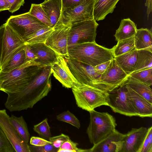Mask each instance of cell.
<instances>
[{
    "label": "cell",
    "instance_id": "47",
    "mask_svg": "<svg viewBox=\"0 0 152 152\" xmlns=\"http://www.w3.org/2000/svg\"><path fill=\"white\" fill-rule=\"evenodd\" d=\"M152 0H146V2L145 4V6L147 7V14L148 18L151 12H152Z\"/></svg>",
    "mask_w": 152,
    "mask_h": 152
},
{
    "label": "cell",
    "instance_id": "39",
    "mask_svg": "<svg viewBox=\"0 0 152 152\" xmlns=\"http://www.w3.org/2000/svg\"><path fill=\"white\" fill-rule=\"evenodd\" d=\"M69 139L68 136L61 134L59 135L51 137L49 140L55 147L59 149L63 143Z\"/></svg>",
    "mask_w": 152,
    "mask_h": 152
},
{
    "label": "cell",
    "instance_id": "48",
    "mask_svg": "<svg viewBox=\"0 0 152 152\" xmlns=\"http://www.w3.org/2000/svg\"><path fill=\"white\" fill-rule=\"evenodd\" d=\"M0 91H1L4 92L2 88L0 86Z\"/></svg>",
    "mask_w": 152,
    "mask_h": 152
},
{
    "label": "cell",
    "instance_id": "26",
    "mask_svg": "<svg viewBox=\"0 0 152 152\" xmlns=\"http://www.w3.org/2000/svg\"><path fill=\"white\" fill-rule=\"evenodd\" d=\"M10 122L22 140L28 143L30 134L27 125L23 116L17 117L13 115L10 117Z\"/></svg>",
    "mask_w": 152,
    "mask_h": 152
},
{
    "label": "cell",
    "instance_id": "21",
    "mask_svg": "<svg viewBox=\"0 0 152 152\" xmlns=\"http://www.w3.org/2000/svg\"><path fill=\"white\" fill-rule=\"evenodd\" d=\"M120 0H95L93 10L94 19L99 21L104 19L108 14L112 13Z\"/></svg>",
    "mask_w": 152,
    "mask_h": 152
},
{
    "label": "cell",
    "instance_id": "17",
    "mask_svg": "<svg viewBox=\"0 0 152 152\" xmlns=\"http://www.w3.org/2000/svg\"><path fill=\"white\" fill-rule=\"evenodd\" d=\"M148 131V129L143 127L132 128L126 134L121 152H140Z\"/></svg>",
    "mask_w": 152,
    "mask_h": 152
},
{
    "label": "cell",
    "instance_id": "43",
    "mask_svg": "<svg viewBox=\"0 0 152 152\" xmlns=\"http://www.w3.org/2000/svg\"><path fill=\"white\" fill-rule=\"evenodd\" d=\"M23 49L27 61L35 60L37 58V56L28 45H25Z\"/></svg>",
    "mask_w": 152,
    "mask_h": 152
},
{
    "label": "cell",
    "instance_id": "27",
    "mask_svg": "<svg viewBox=\"0 0 152 152\" xmlns=\"http://www.w3.org/2000/svg\"><path fill=\"white\" fill-rule=\"evenodd\" d=\"M151 67L152 51L148 49L137 50V61L134 72L142 70Z\"/></svg>",
    "mask_w": 152,
    "mask_h": 152
},
{
    "label": "cell",
    "instance_id": "8",
    "mask_svg": "<svg viewBox=\"0 0 152 152\" xmlns=\"http://www.w3.org/2000/svg\"><path fill=\"white\" fill-rule=\"evenodd\" d=\"M98 24L94 19L72 24L68 34V47L75 45L95 42Z\"/></svg>",
    "mask_w": 152,
    "mask_h": 152
},
{
    "label": "cell",
    "instance_id": "42",
    "mask_svg": "<svg viewBox=\"0 0 152 152\" xmlns=\"http://www.w3.org/2000/svg\"><path fill=\"white\" fill-rule=\"evenodd\" d=\"M30 145L40 146L46 145L51 144L49 141L43 138L36 137H32L30 139Z\"/></svg>",
    "mask_w": 152,
    "mask_h": 152
},
{
    "label": "cell",
    "instance_id": "10",
    "mask_svg": "<svg viewBox=\"0 0 152 152\" xmlns=\"http://www.w3.org/2000/svg\"><path fill=\"white\" fill-rule=\"evenodd\" d=\"M25 45L23 40L5 23L2 40L1 68L15 54L23 49Z\"/></svg>",
    "mask_w": 152,
    "mask_h": 152
},
{
    "label": "cell",
    "instance_id": "11",
    "mask_svg": "<svg viewBox=\"0 0 152 152\" xmlns=\"http://www.w3.org/2000/svg\"><path fill=\"white\" fill-rule=\"evenodd\" d=\"M71 25L62 23L55 27L45 44L58 55H68V34Z\"/></svg>",
    "mask_w": 152,
    "mask_h": 152
},
{
    "label": "cell",
    "instance_id": "44",
    "mask_svg": "<svg viewBox=\"0 0 152 152\" xmlns=\"http://www.w3.org/2000/svg\"><path fill=\"white\" fill-rule=\"evenodd\" d=\"M111 61V60L98 65L94 67L96 71L102 75L105 71Z\"/></svg>",
    "mask_w": 152,
    "mask_h": 152
},
{
    "label": "cell",
    "instance_id": "13",
    "mask_svg": "<svg viewBox=\"0 0 152 152\" xmlns=\"http://www.w3.org/2000/svg\"><path fill=\"white\" fill-rule=\"evenodd\" d=\"M0 128L16 152H31L28 143L22 140L11 124L5 109L0 110Z\"/></svg>",
    "mask_w": 152,
    "mask_h": 152
},
{
    "label": "cell",
    "instance_id": "2",
    "mask_svg": "<svg viewBox=\"0 0 152 152\" xmlns=\"http://www.w3.org/2000/svg\"><path fill=\"white\" fill-rule=\"evenodd\" d=\"M42 68L40 64L32 60L8 72L0 70V86L7 94L19 92Z\"/></svg>",
    "mask_w": 152,
    "mask_h": 152
},
{
    "label": "cell",
    "instance_id": "1",
    "mask_svg": "<svg viewBox=\"0 0 152 152\" xmlns=\"http://www.w3.org/2000/svg\"><path fill=\"white\" fill-rule=\"evenodd\" d=\"M51 67H42L21 91L8 94L5 107L11 112L26 110L47 96L52 88Z\"/></svg>",
    "mask_w": 152,
    "mask_h": 152
},
{
    "label": "cell",
    "instance_id": "9",
    "mask_svg": "<svg viewBox=\"0 0 152 152\" xmlns=\"http://www.w3.org/2000/svg\"><path fill=\"white\" fill-rule=\"evenodd\" d=\"M108 104L112 110L126 116H137L129 98L126 82L108 93Z\"/></svg>",
    "mask_w": 152,
    "mask_h": 152
},
{
    "label": "cell",
    "instance_id": "25",
    "mask_svg": "<svg viewBox=\"0 0 152 152\" xmlns=\"http://www.w3.org/2000/svg\"><path fill=\"white\" fill-rule=\"evenodd\" d=\"M126 83L129 88L152 104V91L150 86L129 76Z\"/></svg>",
    "mask_w": 152,
    "mask_h": 152
},
{
    "label": "cell",
    "instance_id": "33",
    "mask_svg": "<svg viewBox=\"0 0 152 152\" xmlns=\"http://www.w3.org/2000/svg\"><path fill=\"white\" fill-rule=\"evenodd\" d=\"M50 128L48 122V119L45 118L38 124L34 126L33 129L39 136L45 139L49 140L51 137Z\"/></svg>",
    "mask_w": 152,
    "mask_h": 152
},
{
    "label": "cell",
    "instance_id": "20",
    "mask_svg": "<svg viewBox=\"0 0 152 152\" xmlns=\"http://www.w3.org/2000/svg\"><path fill=\"white\" fill-rule=\"evenodd\" d=\"M41 5L50 19L51 28L62 23L61 21V0H45Z\"/></svg>",
    "mask_w": 152,
    "mask_h": 152
},
{
    "label": "cell",
    "instance_id": "7",
    "mask_svg": "<svg viewBox=\"0 0 152 152\" xmlns=\"http://www.w3.org/2000/svg\"><path fill=\"white\" fill-rule=\"evenodd\" d=\"M6 23L25 42L27 38L37 31L47 26L28 12L11 16Z\"/></svg>",
    "mask_w": 152,
    "mask_h": 152
},
{
    "label": "cell",
    "instance_id": "31",
    "mask_svg": "<svg viewBox=\"0 0 152 152\" xmlns=\"http://www.w3.org/2000/svg\"><path fill=\"white\" fill-rule=\"evenodd\" d=\"M29 13L47 26L51 28L49 18L42 8L41 4H32Z\"/></svg>",
    "mask_w": 152,
    "mask_h": 152
},
{
    "label": "cell",
    "instance_id": "24",
    "mask_svg": "<svg viewBox=\"0 0 152 152\" xmlns=\"http://www.w3.org/2000/svg\"><path fill=\"white\" fill-rule=\"evenodd\" d=\"M137 29L136 24L129 18L122 19L114 35L116 40L118 41L134 36Z\"/></svg>",
    "mask_w": 152,
    "mask_h": 152
},
{
    "label": "cell",
    "instance_id": "5",
    "mask_svg": "<svg viewBox=\"0 0 152 152\" xmlns=\"http://www.w3.org/2000/svg\"><path fill=\"white\" fill-rule=\"evenodd\" d=\"M90 122L86 132L91 143L97 144L112 132L117 125L115 118L107 112L89 111Z\"/></svg>",
    "mask_w": 152,
    "mask_h": 152
},
{
    "label": "cell",
    "instance_id": "37",
    "mask_svg": "<svg viewBox=\"0 0 152 152\" xmlns=\"http://www.w3.org/2000/svg\"><path fill=\"white\" fill-rule=\"evenodd\" d=\"M140 152H152V126L148 131Z\"/></svg>",
    "mask_w": 152,
    "mask_h": 152
},
{
    "label": "cell",
    "instance_id": "23",
    "mask_svg": "<svg viewBox=\"0 0 152 152\" xmlns=\"http://www.w3.org/2000/svg\"><path fill=\"white\" fill-rule=\"evenodd\" d=\"M134 37L135 48L136 50L148 49L152 51L151 31L146 28L137 29Z\"/></svg>",
    "mask_w": 152,
    "mask_h": 152
},
{
    "label": "cell",
    "instance_id": "35",
    "mask_svg": "<svg viewBox=\"0 0 152 152\" xmlns=\"http://www.w3.org/2000/svg\"><path fill=\"white\" fill-rule=\"evenodd\" d=\"M78 144L72 141L70 139L61 145L57 152H88V149H82L77 148Z\"/></svg>",
    "mask_w": 152,
    "mask_h": 152
},
{
    "label": "cell",
    "instance_id": "22",
    "mask_svg": "<svg viewBox=\"0 0 152 152\" xmlns=\"http://www.w3.org/2000/svg\"><path fill=\"white\" fill-rule=\"evenodd\" d=\"M137 58V50L135 49L114 58L122 69L129 76L135 71Z\"/></svg>",
    "mask_w": 152,
    "mask_h": 152
},
{
    "label": "cell",
    "instance_id": "15",
    "mask_svg": "<svg viewBox=\"0 0 152 152\" xmlns=\"http://www.w3.org/2000/svg\"><path fill=\"white\" fill-rule=\"evenodd\" d=\"M114 58L105 72L101 75V80L112 88H117L126 82L129 77Z\"/></svg>",
    "mask_w": 152,
    "mask_h": 152
},
{
    "label": "cell",
    "instance_id": "34",
    "mask_svg": "<svg viewBox=\"0 0 152 152\" xmlns=\"http://www.w3.org/2000/svg\"><path fill=\"white\" fill-rule=\"evenodd\" d=\"M58 121L67 123L79 129L80 127L79 120L69 110L64 112L56 116Z\"/></svg>",
    "mask_w": 152,
    "mask_h": 152
},
{
    "label": "cell",
    "instance_id": "30",
    "mask_svg": "<svg viewBox=\"0 0 152 152\" xmlns=\"http://www.w3.org/2000/svg\"><path fill=\"white\" fill-rule=\"evenodd\" d=\"M53 29V28L48 26L40 29L26 39L25 45L45 43Z\"/></svg>",
    "mask_w": 152,
    "mask_h": 152
},
{
    "label": "cell",
    "instance_id": "18",
    "mask_svg": "<svg viewBox=\"0 0 152 152\" xmlns=\"http://www.w3.org/2000/svg\"><path fill=\"white\" fill-rule=\"evenodd\" d=\"M28 45L37 57L34 61L43 67L52 66L57 61L58 54L44 43Z\"/></svg>",
    "mask_w": 152,
    "mask_h": 152
},
{
    "label": "cell",
    "instance_id": "41",
    "mask_svg": "<svg viewBox=\"0 0 152 152\" xmlns=\"http://www.w3.org/2000/svg\"><path fill=\"white\" fill-rule=\"evenodd\" d=\"M10 5L9 11L12 13L19 9L21 6H23L24 0H7Z\"/></svg>",
    "mask_w": 152,
    "mask_h": 152
},
{
    "label": "cell",
    "instance_id": "6",
    "mask_svg": "<svg viewBox=\"0 0 152 152\" xmlns=\"http://www.w3.org/2000/svg\"><path fill=\"white\" fill-rule=\"evenodd\" d=\"M77 106L89 112L102 105L108 106V93L82 83L72 88Z\"/></svg>",
    "mask_w": 152,
    "mask_h": 152
},
{
    "label": "cell",
    "instance_id": "46",
    "mask_svg": "<svg viewBox=\"0 0 152 152\" xmlns=\"http://www.w3.org/2000/svg\"><path fill=\"white\" fill-rule=\"evenodd\" d=\"M10 5L7 0H0V11L9 10Z\"/></svg>",
    "mask_w": 152,
    "mask_h": 152
},
{
    "label": "cell",
    "instance_id": "40",
    "mask_svg": "<svg viewBox=\"0 0 152 152\" xmlns=\"http://www.w3.org/2000/svg\"><path fill=\"white\" fill-rule=\"evenodd\" d=\"M85 0H61L62 12L80 4Z\"/></svg>",
    "mask_w": 152,
    "mask_h": 152
},
{
    "label": "cell",
    "instance_id": "36",
    "mask_svg": "<svg viewBox=\"0 0 152 152\" xmlns=\"http://www.w3.org/2000/svg\"><path fill=\"white\" fill-rule=\"evenodd\" d=\"M15 150L0 128V152H15Z\"/></svg>",
    "mask_w": 152,
    "mask_h": 152
},
{
    "label": "cell",
    "instance_id": "32",
    "mask_svg": "<svg viewBox=\"0 0 152 152\" xmlns=\"http://www.w3.org/2000/svg\"><path fill=\"white\" fill-rule=\"evenodd\" d=\"M129 76L150 86L152 85V67L133 72Z\"/></svg>",
    "mask_w": 152,
    "mask_h": 152
},
{
    "label": "cell",
    "instance_id": "28",
    "mask_svg": "<svg viewBox=\"0 0 152 152\" xmlns=\"http://www.w3.org/2000/svg\"><path fill=\"white\" fill-rule=\"evenodd\" d=\"M134 36L118 41L117 44L111 48L114 57L124 54L134 50Z\"/></svg>",
    "mask_w": 152,
    "mask_h": 152
},
{
    "label": "cell",
    "instance_id": "19",
    "mask_svg": "<svg viewBox=\"0 0 152 152\" xmlns=\"http://www.w3.org/2000/svg\"><path fill=\"white\" fill-rule=\"evenodd\" d=\"M127 86L129 101L137 116L151 118L152 104Z\"/></svg>",
    "mask_w": 152,
    "mask_h": 152
},
{
    "label": "cell",
    "instance_id": "45",
    "mask_svg": "<svg viewBox=\"0 0 152 152\" xmlns=\"http://www.w3.org/2000/svg\"><path fill=\"white\" fill-rule=\"evenodd\" d=\"M5 28V23L0 27V69H1V63L2 55V44L3 38Z\"/></svg>",
    "mask_w": 152,
    "mask_h": 152
},
{
    "label": "cell",
    "instance_id": "3",
    "mask_svg": "<svg viewBox=\"0 0 152 152\" xmlns=\"http://www.w3.org/2000/svg\"><path fill=\"white\" fill-rule=\"evenodd\" d=\"M68 55L73 59L93 67L114 58L111 49L98 45L96 42L68 47Z\"/></svg>",
    "mask_w": 152,
    "mask_h": 152
},
{
    "label": "cell",
    "instance_id": "29",
    "mask_svg": "<svg viewBox=\"0 0 152 152\" xmlns=\"http://www.w3.org/2000/svg\"><path fill=\"white\" fill-rule=\"evenodd\" d=\"M27 62L23 49L13 56L4 66L0 70L7 72H10L23 65Z\"/></svg>",
    "mask_w": 152,
    "mask_h": 152
},
{
    "label": "cell",
    "instance_id": "12",
    "mask_svg": "<svg viewBox=\"0 0 152 152\" xmlns=\"http://www.w3.org/2000/svg\"><path fill=\"white\" fill-rule=\"evenodd\" d=\"M95 0H85L74 8L62 12V23L72 24L87 20L94 19V6Z\"/></svg>",
    "mask_w": 152,
    "mask_h": 152
},
{
    "label": "cell",
    "instance_id": "38",
    "mask_svg": "<svg viewBox=\"0 0 152 152\" xmlns=\"http://www.w3.org/2000/svg\"><path fill=\"white\" fill-rule=\"evenodd\" d=\"M31 152H57L58 149L51 143L40 146L29 145Z\"/></svg>",
    "mask_w": 152,
    "mask_h": 152
},
{
    "label": "cell",
    "instance_id": "16",
    "mask_svg": "<svg viewBox=\"0 0 152 152\" xmlns=\"http://www.w3.org/2000/svg\"><path fill=\"white\" fill-rule=\"evenodd\" d=\"M51 71L54 77L66 88H72L79 83L72 74L64 57L58 55L57 61L51 66Z\"/></svg>",
    "mask_w": 152,
    "mask_h": 152
},
{
    "label": "cell",
    "instance_id": "4",
    "mask_svg": "<svg viewBox=\"0 0 152 152\" xmlns=\"http://www.w3.org/2000/svg\"><path fill=\"white\" fill-rule=\"evenodd\" d=\"M63 56L70 71L79 83L107 92L113 90L101 80V75L96 72L94 67L73 59L68 55Z\"/></svg>",
    "mask_w": 152,
    "mask_h": 152
},
{
    "label": "cell",
    "instance_id": "14",
    "mask_svg": "<svg viewBox=\"0 0 152 152\" xmlns=\"http://www.w3.org/2000/svg\"><path fill=\"white\" fill-rule=\"evenodd\" d=\"M126 136V134L121 133L115 129L105 138L88 149V152H121Z\"/></svg>",
    "mask_w": 152,
    "mask_h": 152
}]
</instances>
